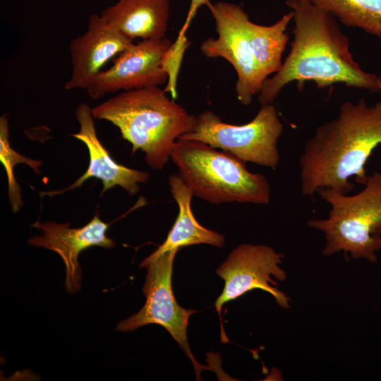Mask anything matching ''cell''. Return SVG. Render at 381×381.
I'll return each mask as SVG.
<instances>
[{
    "instance_id": "6da1fadb",
    "label": "cell",
    "mask_w": 381,
    "mask_h": 381,
    "mask_svg": "<svg viewBox=\"0 0 381 381\" xmlns=\"http://www.w3.org/2000/svg\"><path fill=\"white\" fill-rule=\"evenodd\" d=\"M285 4L294 15V40L281 68L265 81L258 93L261 105L273 104L292 82L300 89L310 80L318 88L342 83L381 92V77L364 71L354 60L349 40L335 17L310 0H286Z\"/></svg>"
},
{
    "instance_id": "7a4b0ae2",
    "label": "cell",
    "mask_w": 381,
    "mask_h": 381,
    "mask_svg": "<svg viewBox=\"0 0 381 381\" xmlns=\"http://www.w3.org/2000/svg\"><path fill=\"white\" fill-rule=\"evenodd\" d=\"M381 144V102L369 106L364 99L344 102L337 117L317 127L299 158L301 190L311 196L322 188L346 195L364 185L369 157Z\"/></svg>"
},
{
    "instance_id": "3957f363",
    "label": "cell",
    "mask_w": 381,
    "mask_h": 381,
    "mask_svg": "<svg viewBox=\"0 0 381 381\" xmlns=\"http://www.w3.org/2000/svg\"><path fill=\"white\" fill-rule=\"evenodd\" d=\"M214 20L217 38L209 37L200 44L208 58H223L235 69L238 99L248 106L267 77L282 67V54L289 41L287 27L293 20L291 11L271 25L250 20L248 14L236 4L219 1L208 4Z\"/></svg>"
},
{
    "instance_id": "277c9868",
    "label": "cell",
    "mask_w": 381,
    "mask_h": 381,
    "mask_svg": "<svg viewBox=\"0 0 381 381\" xmlns=\"http://www.w3.org/2000/svg\"><path fill=\"white\" fill-rule=\"evenodd\" d=\"M92 114L116 126L133 153L142 151L147 164L157 170L164 169L174 143L190 132L196 121L159 86L123 91L93 107Z\"/></svg>"
},
{
    "instance_id": "5b68a950",
    "label": "cell",
    "mask_w": 381,
    "mask_h": 381,
    "mask_svg": "<svg viewBox=\"0 0 381 381\" xmlns=\"http://www.w3.org/2000/svg\"><path fill=\"white\" fill-rule=\"evenodd\" d=\"M171 159L193 196L210 203L270 202V187L266 177L249 171L246 162L230 152L198 140L178 138Z\"/></svg>"
},
{
    "instance_id": "8992f818",
    "label": "cell",
    "mask_w": 381,
    "mask_h": 381,
    "mask_svg": "<svg viewBox=\"0 0 381 381\" xmlns=\"http://www.w3.org/2000/svg\"><path fill=\"white\" fill-rule=\"evenodd\" d=\"M364 188L353 195L328 188L316 193L331 206L327 219H310L308 225L325 234L322 254L349 253L354 259L377 260L381 249V173L368 175Z\"/></svg>"
},
{
    "instance_id": "52a82bcc",
    "label": "cell",
    "mask_w": 381,
    "mask_h": 381,
    "mask_svg": "<svg viewBox=\"0 0 381 381\" xmlns=\"http://www.w3.org/2000/svg\"><path fill=\"white\" fill-rule=\"evenodd\" d=\"M283 124L273 104L262 105L255 118L243 125L223 122L212 111L196 116L190 132L179 138L198 140L235 155L246 162L274 169L279 162L277 141Z\"/></svg>"
},
{
    "instance_id": "ba28073f",
    "label": "cell",
    "mask_w": 381,
    "mask_h": 381,
    "mask_svg": "<svg viewBox=\"0 0 381 381\" xmlns=\"http://www.w3.org/2000/svg\"><path fill=\"white\" fill-rule=\"evenodd\" d=\"M177 251L165 252L158 256L149 255L140 264L147 269L143 287L146 301L143 307L131 317L118 322L116 330L133 331L148 324L159 325L166 329L191 361L197 378L206 368L200 365L190 351L187 337L188 319L196 313L185 309L176 302L171 286L173 264Z\"/></svg>"
},
{
    "instance_id": "9c48e42d",
    "label": "cell",
    "mask_w": 381,
    "mask_h": 381,
    "mask_svg": "<svg viewBox=\"0 0 381 381\" xmlns=\"http://www.w3.org/2000/svg\"><path fill=\"white\" fill-rule=\"evenodd\" d=\"M283 254L264 245L241 244L234 248L217 270L224 281V287L215 302L220 316L222 306L246 292L258 289L270 294L284 308H289V298L270 284L277 283L272 276L284 281L286 275L279 265Z\"/></svg>"
},
{
    "instance_id": "30bf717a",
    "label": "cell",
    "mask_w": 381,
    "mask_h": 381,
    "mask_svg": "<svg viewBox=\"0 0 381 381\" xmlns=\"http://www.w3.org/2000/svg\"><path fill=\"white\" fill-rule=\"evenodd\" d=\"M172 42L141 40L131 43L115 59L113 65L99 73L86 90L93 99L106 94L159 86L168 80L162 59Z\"/></svg>"
},
{
    "instance_id": "8fae6325",
    "label": "cell",
    "mask_w": 381,
    "mask_h": 381,
    "mask_svg": "<svg viewBox=\"0 0 381 381\" xmlns=\"http://www.w3.org/2000/svg\"><path fill=\"white\" fill-rule=\"evenodd\" d=\"M31 226L37 229L40 235L31 237L28 243L54 251L61 258L66 271L65 289L69 294H75L81 288L80 253L92 246L105 248L115 246L114 241L107 235L109 224L102 222L97 214L80 228H70L68 223L39 220Z\"/></svg>"
},
{
    "instance_id": "7c38bea8",
    "label": "cell",
    "mask_w": 381,
    "mask_h": 381,
    "mask_svg": "<svg viewBox=\"0 0 381 381\" xmlns=\"http://www.w3.org/2000/svg\"><path fill=\"white\" fill-rule=\"evenodd\" d=\"M75 117L80 131L71 135L83 143L89 152L90 162L86 171L73 184L61 190L40 192V195L49 197L61 194L80 187L87 179L95 177L102 182V194L108 189L120 186L129 195L139 192L140 184L145 183L149 179L147 171L126 167L114 161L109 151L98 139L92 109L86 103L80 104L75 109Z\"/></svg>"
},
{
    "instance_id": "4fadbf2b",
    "label": "cell",
    "mask_w": 381,
    "mask_h": 381,
    "mask_svg": "<svg viewBox=\"0 0 381 381\" xmlns=\"http://www.w3.org/2000/svg\"><path fill=\"white\" fill-rule=\"evenodd\" d=\"M132 42L100 15H90L85 32L70 43L72 72L65 90H87L104 65Z\"/></svg>"
},
{
    "instance_id": "5bb4252c",
    "label": "cell",
    "mask_w": 381,
    "mask_h": 381,
    "mask_svg": "<svg viewBox=\"0 0 381 381\" xmlns=\"http://www.w3.org/2000/svg\"><path fill=\"white\" fill-rule=\"evenodd\" d=\"M169 0H119L100 14L107 24L133 41L165 38Z\"/></svg>"
},
{
    "instance_id": "9a60e30c",
    "label": "cell",
    "mask_w": 381,
    "mask_h": 381,
    "mask_svg": "<svg viewBox=\"0 0 381 381\" xmlns=\"http://www.w3.org/2000/svg\"><path fill=\"white\" fill-rule=\"evenodd\" d=\"M169 184L178 205L179 213L166 240L150 255L156 257L168 251L178 252L182 247L201 243L222 248L224 236L202 226L194 217L191 209L193 194L179 176L170 175Z\"/></svg>"
},
{
    "instance_id": "2e32d148",
    "label": "cell",
    "mask_w": 381,
    "mask_h": 381,
    "mask_svg": "<svg viewBox=\"0 0 381 381\" xmlns=\"http://www.w3.org/2000/svg\"><path fill=\"white\" fill-rule=\"evenodd\" d=\"M343 24L381 38V0H310Z\"/></svg>"
},
{
    "instance_id": "e0dca14e",
    "label": "cell",
    "mask_w": 381,
    "mask_h": 381,
    "mask_svg": "<svg viewBox=\"0 0 381 381\" xmlns=\"http://www.w3.org/2000/svg\"><path fill=\"white\" fill-rule=\"evenodd\" d=\"M8 124L5 115L0 118V160L3 164L8 178V198L13 212L20 210L23 205L21 189L14 176V166L17 164H26L35 172L40 174L41 161L35 160L25 157L11 147L8 140Z\"/></svg>"
},
{
    "instance_id": "ac0fdd59",
    "label": "cell",
    "mask_w": 381,
    "mask_h": 381,
    "mask_svg": "<svg viewBox=\"0 0 381 381\" xmlns=\"http://www.w3.org/2000/svg\"><path fill=\"white\" fill-rule=\"evenodd\" d=\"M209 0H190V4L183 26L181 27L176 40L172 42L167 52L168 60L173 64L181 65L189 42L186 37V32L195 16L198 10L203 5L208 6Z\"/></svg>"
}]
</instances>
